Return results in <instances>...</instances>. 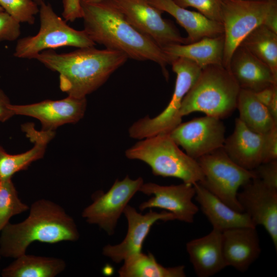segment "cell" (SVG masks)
Instances as JSON below:
<instances>
[{
  "instance_id": "cell-1",
  "label": "cell",
  "mask_w": 277,
  "mask_h": 277,
  "mask_svg": "<svg viewBox=\"0 0 277 277\" xmlns=\"http://www.w3.org/2000/svg\"><path fill=\"white\" fill-rule=\"evenodd\" d=\"M81 4L84 30L95 43L122 52L128 58L155 62L168 79L166 67L173 58L151 38L131 25L116 8L106 1L94 3L81 2Z\"/></svg>"
},
{
  "instance_id": "cell-2",
  "label": "cell",
  "mask_w": 277,
  "mask_h": 277,
  "mask_svg": "<svg viewBox=\"0 0 277 277\" xmlns=\"http://www.w3.org/2000/svg\"><path fill=\"white\" fill-rule=\"evenodd\" d=\"M128 58L122 52L94 47L65 53L44 50L34 58L59 74L62 91L78 98H85L103 85Z\"/></svg>"
},
{
  "instance_id": "cell-3",
  "label": "cell",
  "mask_w": 277,
  "mask_h": 277,
  "mask_svg": "<svg viewBox=\"0 0 277 277\" xmlns=\"http://www.w3.org/2000/svg\"><path fill=\"white\" fill-rule=\"evenodd\" d=\"M0 233L1 256L13 259L25 254L35 242L54 244L80 238L73 218L58 204L43 199L32 204L25 220L8 223Z\"/></svg>"
},
{
  "instance_id": "cell-4",
  "label": "cell",
  "mask_w": 277,
  "mask_h": 277,
  "mask_svg": "<svg viewBox=\"0 0 277 277\" xmlns=\"http://www.w3.org/2000/svg\"><path fill=\"white\" fill-rule=\"evenodd\" d=\"M240 89L223 65L206 67L184 97L180 115L183 117L200 111L221 120L227 117L236 108Z\"/></svg>"
},
{
  "instance_id": "cell-5",
  "label": "cell",
  "mask_w": 277,
  "mask_h": 277,
  "mask_svg": "<svg viewBox=\"0 0 277 277\" xmlns=\"http://www.w3.org/2000/svg\"><path fill=\"white\" fill-rule=\"evenodd\" d=\"M170 133H161L142 139L125 151L126 157L148 165L156 176L181 179L193 185L204 174L196 160L183 152Z\"/></svg>"
},
{
  "instance_id": "cell-6",
  "label": "cell",
  "mask_w": 277,
  "mask_h": 277,
  "mask_svg": "<svg viewBox=\"0 0 277 277\" xmlns=\"http://www.w3.org/2000/svg\"><path fill=\"white\" fill-rule=\"evenodd\" d=\"M40 28L33 36L17 41L14 56L21 58L34 59L46 49L65 46L78 48L94 47L95 43L86 32L75 30L63 20L54 11L49 4L43 2L40 5Z\"/></svg>"
},
{
  "instance_id": "cell-7",
  "label": "cell",
  "mask_w": 277,
  "mask_h": 277,
  "mask_svg": "<svg viewBox=\"0 0 277 277\" xmlns=\"http://www.w3.org/2000/svg\"><path fill=\"white\" fill-rule=\"evenodd\" d=\"M171 64L176 74L172 98L166 108L159 115L146 116L134 122L129 128V136L142 140L159 133H170L182 123L180 108L184 97L193 85L202 68L194 62L184 57L173 59Z\"/></svg>"
},
{
  "instance_id": "cell-8",
  "label": "cell",
  "mask_w": 277,
  "mask_h": 277,
  "mask_svg": "<svg viewBox=\"0 0 277 277\" xmlns=\"http://www.w3.org/2000/svg\"><path fill=\"white\" fill-rule=\"evenodd\" d=\"M204 174L199 182L235 211L243 212L238 200V190L256 177L254 171L242 168L227 155L223 147L196 160Z\"/></svg>"
},
{
  "instance_id": "cell-9",
  "label": "cell",
  "mask_w": 277,
  "mask_h": 277,
  "mask_svg": "<svg viewBox=\"0 0 277 277\" xmlns=\"http://www.w3.org/2000/svg\"><path fill=\"white\" fill-rule=\"evenodd\" d=\"M277 0H222L221 23L224 28L223 65L228 69L231 58L243 39L264 25Z\"/></svg>"
},
{
  "instance_id": "cell-10",
  "label": "cell",
  "mask_w": 277,
  "mask_h": 277,
  "mask_svg": "<svg viewBox=\"0 0 277 277\" xmlns=\"http://www.w3.org/2000/svg\"><path fill=\"white\" fill-rule=\"evenodd\" d=\"M143 183L141 177L133 180L127 175L122 180H116L108 191L93 195L92 203L83 210L82 216L108 235L113 234L121 215Z\"/></svg>"
},
{
  "instance_id": "cell-11",
  "label": "cell",
  "mask_w": 277,
  "mask_h": 277,
  "mask_svg": "<svg viewBox=\"0 0 277 277\" xmlns=\"http://www.w3.org/2000/svg\"><path fill=\"white\" fill-rule=\"evenodd\" d=\"M116 8L135 29L146 35L162 48L170 44H187L186 37L169 21L162 11L147 0H105Z\"/></svg>"
},
{
  "instance_id": "cell-12",
  "label": "cell",
  "mask_w": 277,
  "mask_h": 277,
  "mask_svg": "<svg viewBox=\"0 0 277 277\" xmlns=\"http://www.w3.org/2000/svg\"><path fill=\"white\" fill-rule=\"evenodd\" d=\"M225 131L221 119L206 115L181 123L170 135L187 155L196 160L223 147Z\"/></svg>"
},
{
  "instance_id": "cell-13",
  "label": "cell",
  "mask_w": 277,
  "mask_h": 277,
  "mask_svg": "<svg viewBox=\"0 0 277 277\" xmlns=\"http://www.w3.org/2000/svg\"><path fill=\"white\" fill-rule=\"evenodd\" d=\"M139 191L152 196L139 205V209L159 208L173 214L175 220L192 223L199 211L193 202L195 194L193 185L183 183L179 185L162 186L156 183H143Z\"/></svg>"
},
{
  "instance_id": "cell-14",
  "label": "cell",
  "mask_w": 277,
  "mask_h": 277,
  "mask_svg": "<svg viewBox=\"0 0 277 277\" xmlns=\"http://www.w3.org/2000/svg\"><path fill=\"white\" fill-rule=\"evenodd\" d=\"M238 200L255 226L264 227L277 248V189L255 177L243 187Z\"/></svg>"
},
{
  "instance_id": "cell-15",
  "label": "cell",
  "mask_w": 277,
  "mask_h": 277,
  "mask_svg": "<svg viewBox=\"0 0 277 277\" xmlns=\"http://www.w3.org/2000/svg\"><path fill=\"white\" fill-rule=\"evenodd\" d=\"M128 222V230L123 241L114 245L104 247L102 253L115 263H120L131 255L142 252L144 242L152 225L158 221L174 220L173 214L167 211L157 212L150 210L144 214L127 205L124 210Z\"/></svg>"
},
{
  "instance_id": "cell-16",
  "label": "cell",
  "mask_w": 277,
  "mask_h": 277,
  "mask_svg": "<svg viewBox=\"0 0 277 277\" xmlns=\"http://www.w3.org/2000/svg\"><path fill=\"white\" fill-rule=\"evenodd\" d=\"M86 98L68 96L60 100H45L31 104L12 105L9 108L14 115L32 117L38 120L43 130L54 131L58 127L78 122L84 115Z\"/></svg>"
},
{
  "instance_id": "cell-17",
  "label": "cell",
  "mask_w": 277,
  "mask_h": 277,
  "mask_svg": "<svg viewBox=\"0 0 277 277\" xmlns=\"http://www.w3.org/2000/svg\"><path fill=\"white\" fill-rule=\"evenodd\" d=\"M222 246L226 266L242 272L247 270L261 251L254 227H236L222 231Z\"/></svg>"
},
{
  "instance_id": "cell-18",
  "label": "cell",
  "mask_w": 277,
  "mask_h": 277,
  "mask_svg": "<svg viewBox=\"0 0 277 277\" xmlns=\"http://www.w3.org/2000/svg\"><path fill=\"white\" fill-rule=\"evenodd\" d=\"M228 69L241 89L256 92L277 84V76L270 68L240 45L232 55Z\"/></svg>"
},
{
  "instance_id": "cell-19",
  "label": "cell",
  "mask_w": 277,
  "mask_h": 277,
  "mask_svg": "<svg viewBox=\"0 0 277 277\" xmlns=\"http://www.w3.org/2000/svg\"><path fill=\"white\" fill-rule=\"evenodd\" d=\"M264 134L254 132L239 118L232 133L225 138L223 148L229 157L242 168L253 170L262 163Z\"/></svg>"
},
{
  "instance_id": "cell-20",
  "label": "cell",
  "mask_w": 277,
  "mask_h": 277,
  "mask_svg": "<svg viewBox=\"0 0 277 277\" xmlns=\"http://www.w3.org/2000/svg\"><path fill=\"white\" fill-rule=\"evenodd\" d=\"M189 260L199 277L214 275L226 267L222 246V231L213 228L208 234L186 244Z\"/></svg>"
},
{
  "instance_id": "cell-21",
  "label": "cell",
  "mask_w": 277,
  "mask_h": 277,
  "mask_svg": "<svg viewBox=\"0 0 277 277\" xmlns=\"http://www.w3.org/2000/svg\"><path fill=\"white\" fill-rule=\"evenodd\" d=\"M149 3L175 18L186 31L187 44L192 43L205 37H212L224 34L221 23L211 20L200 12L190 11L176 4L173 0H152Z\"/></svg>"
},
{
  "instance_id": "cell-22",
  "label": "cell",
  "mask_w": 277,
  "mask_h": 277,
  "mask_svg": "<svg viewBox=\"0 0 277 277\" xmlns=\"http://www.w3.org/2000/svg\"><path fill=\"white\" fill-rule=\"evenodd\" d=\"M22 127L34 146L24 153L11 154L0 145V180L12 178L16 172L27 169L32 162L43 158L48 144L55 135L54 131H37L32 123Z\"/></svg>"
},
{
  "instance_id": "cell-23",
  "label": "cell",
  "mask_w": 277,
  "mask_h": 277,
  "mask_svg": "<svg viewBox=\"0 0 277 277\" xmlns=\"http://www.w3.org/2000/svg\"><path fill=\"white\" fill-rule=\"evenodd\" d=\"M195 198L213 228L221 231L240 227H254L249 216L231 208L200 183L193 184Z\"/></svg>"
},
{
  "instance_id": "cell-24",
  "label": "cell",
  "mask_w": 277,
  "mask_h": 277,
  "mask_svg": "<svg viewBox=\"0 0 277 277\" xmlns=\"http://www.w3.org/2000/svg\"><path fill=\"white\" fill-rule=\"evenodd\" d=\"M172 57H184L196 63L202 69L213 65H222L224 49V34L205 37L192 43L174 44L162 48Z\"/></svg>"
},
{
  "instance_id": "cell-25",
  "label": "cell",
  "mask_w": 277,
  "mask_h": 277,
  "mask_svg": "<svg viewBox=\"0 0 277 277\" xmlns=\"http://www.w3.org/2000/svg\"><path fill=\"white\" fill-rule=\"evenodd\" d=\"M1 271L3 277H54L64 271L65 261L26 253L14 259Z\"/></svg>"
},
{
  "instance_id": "cell-26",
  "label": "cell",
  "mask_w": 277,
  "mask_h": 277,
  "mask_svg": "<svg viewBox=\"0 0 277 277\" xmlns=\"http://www.w3.org/2000/svg\"><path fill=\"white\" fill-rule=\"evenodd\" d=\"M118 273L120 277H184L183 265L164 267L159 264L154 255L142 252L130 256L124 261Z\"/></svg>"
},
{
  "instance_id": "cell-27",
  "label": "cell",
  "mask_w": 277,
  "mask_h": 277,
  "mask_svg": "<svg viewBox=\"0 0 277 277\" xmlns=\"http://www.w3.org/2000/svg\"><path fill=\"white\" fill-rule=\"evenodd\" d=\"M239 118L251 131L264 134L277 126L266 106L256 98L254 92L240 89L236 104Z\"/></svg>"
},
{
  "instance_id": "cell-28",
  "label": "cell",
  "mask_w": 277,
  "mask_h": 277,
  "mask_svg": "<svg viewBox=\"0 0 277 277\" xmlns=\"http://www.w3.org/2000/svg\"><path fill=\"white\" fill-rule=\"evenodd\" d=\"M240 46L267 65L277 76V33L262 25L252 31Z\"/></svg>"
},
{
  "instance_id": "cell-29",
  "label": "cell",
  "mask_w": 277,
  "mask_h": 277,
  "mask_svg": "<svg viewBox=\"0 0 277 277\" xmlns=\"http://www.w3.org/2000/svg\"><path fill=\"white\" fill-rule=\"evenodd\" d=\"M28 209L19 199L12 178L0 180V232L12 216Z\"/></svg>"
},
{
  "instance_id": "cell-30",
  "label": "cell",
  "mask_w": 277,
  "mask_h": 277,
  "mask_svg": "<svg viewBox=\"0 0 277 277\" xmlns=\"http://www.w3.org/2000/svg\"><path fill=\"white\" fill-rule=\"evenodd\" d=\"M5 12L20 23L32 25L35 15L39 13L38 5L33 0H0Z\"/></svg>"
},
{
  "instance_id": "cell-31",
  "label": "cell",
  "mask_w": 277,
  "mask_h": 277,
  "mask_svg": "<svg viewBox=\"0 0 277 277\" xmlns=\"http://www.w3.org/2000/svg\"><path fill=\"white\" fill-rule=\"evenodd\" d=\"M173 1L181 7L194 8L207 18L221 23L222 0Z\"/></svg>"
},
{
  "instance_id": "cell-32",
  "label": "cell",
  "mask_w": 277,
  "mask_h": 277,
  "mask_svg": "<svg viewBox=\"0 0 277 277\" xmlns=\"http://www.w3.org/2000/svg\"><path fill=\"white\" fill-rule=\"evenodd\" d=\"M20 34V23L6 12L0 11V42L15 41Z\"/></svg>"
},
{
  "instance_id": "cell-33",
  "label": "cell",
  "mask_w": 277,
  "mask_h": 277,
  "mask_svg": "<svg viewBox=\"0 0 277 277\" xmlns=\"http://www.w3.org/2000/svg\"><path fill=\"white\" fill-rule=\"evenodd\" d=\"M273 161H277V126L264 134L262 151V163Z\"/></svg>"
},
{
  "instance_id": "cell-34",
  "label": "cell",
  "mask_w": 277,
  "mask_h": 277,
  "mask_svg": "<svg viewBox=\"0 0 277 277\" xmlns=\"http://www.w3.org/2000/svg\"><path fill=\"white\" fill-rule=\"evenodd\" d=\"M254 171L256 177L267 186L277 189V161L262 163Z\"/></svg>"
},
{
  "instance_id": "cell-35",
  "label": "cell",
  "mask_w": 277,
  "mask_h": 277,
  "mask_svg": "<svg viewBox=\"0 0 277 277\" xmlns=\"http://www.w3.org/2000/svg\"><path fill=\"white\" fill-rule=\"evenodd\" d=\"M10 100L5 93L0 89V122H5L11 118L14 113L9 108Z\"/></svg>"
},
{
  "instance_id": "cell-36",
  "label": "cell",
  "mask_w": 277,
  "mask_h": 277,
  "mask_svg": "<svg viewBox=\"0 0 277 277\" xmlns=\"http://www.w3.org/2000/svg\"><path fill=\"white\" fill-rule=\"evenodd\" d=\"M276 92L277 84H274L261 91L254 92L258 100L268 107L272 100L274 93Z\"/></svg>"
},
{
  "instance_id": "cell-37",
  "label": "cell",
  "mask_w": 277,
  "mask_h": 277,
  "mask_svg": "<svg viewBox=\"0 0 277 277\" xmlns=\"http://www.w3.org/2000/svg\"><path fill=\"white\" fill-rule=\"evenodd\" d=\"M63 7L65 13L75 14L81 11V0H63Z\"/></svg>"
},
{
  "instance_id": "cell-38",
  "label": "cell",
  "mask_w": 277,
  "mask_h": 277,
  "mask_svg": "<svg viewBox=\"0 0 277 277\" xmlns=\"http://www.w3.org/2000/svg\"><path fill=\"white\" fill-rule=\"evenodd\" d=\"M263 25L277 33V6L269 13Z\"/></svg>"
},
{
  "instance_id": "cell-39",
  "label": "cell",
  "mask_w": 277,
  "mask_h": 277,
  "mask_svg": "<svg viewBox=\"0 0 277 277\" xmlns=\"http://www.w3.org/2000/svg\"><path fill=\"white\" fill-rule=\"evenodd\" d=\"M104 1L105 0H81V2L86 3H99Z\"/></svg>"
},
{
  "instance_id": "cell-40",
  "label": "cell",
  "mask_w": 277,
  "mask_h": 277,
  "mask_svg": "<svg viewBox=\"0 0 277 277\" xmlns=\"http://www.w3.org/2000/svg\"><path fill=\"white\" fill-rule=\"evenodd\" d=\"M33 1L39 6L42 3H43V2H45V0H33Z\"/></svg>"
},
{
  "instance_id": "cell-41",
  "label": "cell",
  "mask_w": 277,
  "mask_h": 277,
  "mask_svg": "<svg viewBox=\"0 0 277 277\" xmlns=\"http://www.w3.org/2000/svg\"><path fill=\"white\" fill-rule=\"evenodd\" d=\"M4 10L2 8V7L0 5V11H4Z\"/></svg>"
},
{
  "instance_id": "cell-42",
  "label": "cell",
  "mask_w": 277,
  "mask_h": 277,
  "mask_svg": "<svg viewBox=\"0 0 277 277\" xmlns=\"http://www.w3.org/2000/svg\"><path fill=\"white\" fill-rule=\"evenodd\" d=\"M1 256H1V254H0V259H1Z\"/></svg>"
},
{
  "instance_id": "cell-43",
  "label": "cell",
  "mask_w": 277,
  "mask_h": 277,
  "mask_svg": "<svg viewBox=\"0 0 277 277\" xmlns=\"http://www.w3.org/2000/svg\"><path fill=\"white\" fill-rule=\"evenodd\" d=\"M147 1H152V0H147Z\"/></svg>"
}]
</instances>
